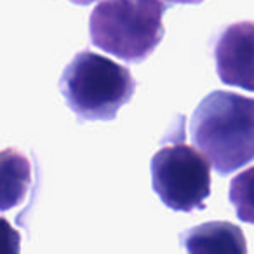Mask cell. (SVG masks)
I'll use <instances>...</instances> for the list:
<instances>
[{"mask_svg":"<svg viewBox=\"0 0 254 254\" xmlns=\"http://www.w3.org/2000/svg\"><path fill=\"white\" fill-rule=\"evenodd\" d=\"M190 136L218 174L254 160V99L228 91L207 94L190 120Z\"/></svg>","mask_w":254,"mask_h":254,"instance_id":"1","label":"cell"},{"mask_svg":"<svg viewBox=\"0 0 254 254\" xmlns=\"http://www.w3.org/2000/svg\"><path fill=\"white\" fill-rule=\"evenodd\" d=\"M164 0H101L89 19L92 46L127 63H141L164 39Z\"/></svg>","mask_w":254,"mask_h":254,"instance_id":"2","label":"cell"},{"mask_svg":"<svg viewBox=\"0 0 254 254\" xmlns=\"http://www.w3.org/2000/svg\"><path fill=\"white\" fill-rule=\"evenodd\" d=\"M60 91L78 120H113L136 92L129 68L105 56L80 51L64 66Z\"/></svg>","mask_w":254,"mask_h":254,"instance_id":"3","label":"cell"},{"mask_svg":"<svg viewBox=\"0 0 254 254\" xmlns=\"http://www.w3.org/2000/svg\"><path fill=\"white\" fill-rule=\"evenodd\" d=\"M153 191L169 209L191 212L204 209L211 195V162L185 143L167 145L152 157Z\"/></svg>","mask_w":254,"mask_h":254,"instance_id":"4","label":"cell"},{"mask_svg":"<svg viewBox=\"0 0 254 254\" xmlns=\"http://www.w3.org/2000/svg\"><path fill=\"white\" fill-rule=\"evenodd\" d=\"M214 60L223 84L254 92V21L226 26L214 42Z\"/></svg>","mask_w":254,"mask_h":254,"instance_id":"5","label":"cell"},{"mask_svg":"<svg viewBox=\"0 0 254 254\" xmlns=\"http://www.w3.org/2000/svg\"><path fill=\"white\" fill-rule=\"evenodd\" d=\"M188 253H233L244 254L247 251L246 239L239 226L228 221L204 223L181 235Z\"/></svg>","mask_w":254,"mask_h":254,"instance_id":"6","label":"cell"},{"mask_svg":"<svg viewBox=\"0 0 254 254\" xmlns=\"http://www.w3.org/2000/svg\"><path fill=\"white\" fill-rule=\"evenodd\" d=\"M32 183V164L21 152L7 148L0 152V211L19 205Z\"/></svg>","mask_w":254,"mask_h":254,"instance_id":"7","label":"cell"},{"mask_svg":"<svg viewBox=\"0 0 254 254\" xmlns=\"http://www.w3.org/2000/svg\"><path fill=\"white\" fill-rule=\"evenodd\" d=\"M230 202L240 221L254 225V166L239 173L230 183Z\"/></svg>","mask_w":254,"mask_h":254,"instance_id":"8","label":"cell"},{"mask_svg":"<svg viewBox=\"0 0 254 254\" xmlns=\"http://www.w3.org/2000/svg\"><path fill=\"white\" fill-rule=\"evenodd\" d=\"M21 237L7 219L0 218V254H16L21 251Z\"/></svg>","mask_w":254,"mask_h":254,"instance_id":"9","label":"cell"},{"mask_svg":"<svg viewBox=\"0 0 254 254\" xmlns=\"http://www.w3.org/2000/svg\"><path fill=\"white\" fill-rule=\"evenodd\" d=\"M166 4H169V5H176V4H191V5H195V4H202L204 0H164Z\"/></svg>","mask_w":254,"mask_h":254,"instance_id":"10","label":"cell"},{"mask_svg":"<svg viewBox=\"0 0 254 254\" xmlns=\"http://www.w3.org/2000/svg\"><path fill=\"white\" fill-rule=\"evenodd\" d=\"M71 2L77 5H87V4H94V2H98V0H71Z\"/></svg>","mask_w":254,"mask_h":254,"instance_id":"11","label":"cell"}]
</instances>
